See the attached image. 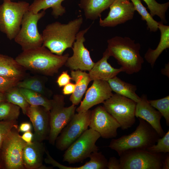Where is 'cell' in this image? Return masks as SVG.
Wrapping results in <instances>:
<instances>
[{"label":"cell","mask_w":169,"mask_h":169,"mask_svg":"<svg viewBox=\"0 0 169 169\" xmlns=\"http://www.w3.org/2000/svg\"><path fill=\"white\" fill-rule=\"evenodd\" d=\"M68 53L58 55L42 45L23 50L15 59L25 69L48 76H53L64 65Z\"/></svg>","instance_id":"6da1fadb"},{"label":"cell","mask_w":169,"mask_h":169,"mask_svg":"<svg viewBox=\"0 0 169 169\" xmlns=\"http://www.w3.org/2000/svg\"><path fill=\"white\" fill-rule=\"evenodd\" d=\"M83 21L80 17L67 23L55 22L48 24L42 34V45L55 54L62 55L66 49L72 48Z\"/></svg>","instance_id":"7a4b0ae2"},{"label":"cell","mask_w":169,"mask_h":169,"mask_svg":"<svg viewBox=\"0 0 169 169\" xmlns=\"http://www.w3.org/2000/svg\"><path fill=\"white\" fill-rule=\"evenodd\" d=\"M106 49L121 66L124 72L131 74L140 71L144 60L141 55V45L128 37L115 36L108 40Z\"/></svg>","instance_id":"3957f363"},{"label":"cell","mask_w":169,"mask_h":169,"mask_svg":"<svg viewBox=\"0 0 169 169\" xmlns=\"http://www.w3.org/2000/svg\"><path fill=\"white\" fill-rule=\"evenodd\" d=\"M138 118L139 123L134 132L118 139H112L108 146L116 151L119 156L129 150H146L155 144L161 138L148 123L141 118Z\"/></svg>","instance_id":"277c9868"},{"label":"cell","mask_w":169,"mask_h":169,"mask_svg":"<svg viewBox=\"0 0 169 169\" xmlns=\"http://www.w3.org/2000/svg\"><path fill=\"white\" fill-rule=\"evenodd\" d=\"M29 5L24 1L7 0L0 5V31L9 40L14 39L20 30L23 16Z\"/></svg>","instance_id":"5b68a950"},{"label":"cell","mask_w":169,"mask_h":169,"mask_svg":"<svg viewBox=\"0 0 169 169\" xmlns=\"http://www.w3.org/2000/svg\"><path fill=\"white\" fill-rule=\"evenodd\" d=\"M18 127L13 128L4 139L0 149L2 168L24 169L23 152L26 143L19 134Z\"/></svg>","instance_id":"8992f818"},{"label":"cell","mask_w":169,"mask_h":169,"mask_svg":"<svg viewBox=\"0 0 169 169\" xmlns=\"http://www.w3.org/2000/svg\"><path fill=\"white\" fill-rule=\"evenodd\" d=\"M165 154L145 149L127 150L120 156L121 169H163Z\"/></svg>","instance_id":"52a82bcc"},{"label":"cell","mask_w":169,"mask_h":169,"mask_svg":"<svg viewBox=\"0 0 169 169\" xmlns=\"http://www.w3.org/2000/svg\"><path fill=\"white\" fill-rule=\"evenodd\" d=\"M103 103L105 109L118 121L122 129H127L135 124L136 103L134 100L115 93Z\"/></svg>","instance_id":"ba28073f"},{"label":"cell","mask_w":169,"mask_h":169,"mask_svg":"<svg viewBox=\"0 0 169 169\" xmlns=\"http://www.w3.org/2000/svg\"><path fill=\"white\" fill-rule=\"evenodd\" d=\"M100 137L96 131L87 129L65 150L63 161L69 164L78 163L89 157L92 153L98 151L95 143Z\"/></svg>","instance_id":"9c48e42d"},{"label":"cell","mask_w":169,"mask_h":169,"mask_svg":"<svg viewBox=\"0 0 169 169\" xmlns=\"http://www.w3.org/2000/svg\"><path fill=\"white\" fill-rule=\"evenodd\" d=\"M45 13L44 10L37 13L28 10L24 14L20 30L14 39L23 50L42 45V36L38 31L37 23Z\"/></svg>","instance_id":"30bf717a"},{"label":"cell","mask_w":169,"mask_h":169,"mask_svg":"<svg viewBox=\"0 0 169 169\" xmlns=\"http://www.w3.org/2000/svg\"><path fill=\"white\" fill-rule=\"evenodd\" d=\"M64 97L55 95L52 99V105L50 110V131L48 139L49 143L54 145L56 140L64 127L74 115L76 108L73 105L65 107Z\"/></svg>","instance_id":"8fae6325"},{"label":"cell","mask_w":169,"mask_h":169,"mask_svg":"<svg viewBox=\"0 0 169 169\" xmlns=\"http://www.w3.org/2000/svg\"><path fill=\"white\" fill-rule=\"evenodd\" d=\"M91 110L75 114L55 141L58 149L65 150L89 126Z\"/></svg>","instance_id":"7c38bea8"},{"label":"cell","mask_w":169,"mask_h":169,"mask_svg":"<svg viewBox=\"0 0 169 169\" xmlns=\"http://www.w3.org/2000/svg\"><path fill=\"white\" fill-rule=\"evenodd\" d=\"M90 27L79 31L76 35V40L72 48L73 54L69 57L64 64L71 70L89 71L95 64L91 58L89 51L84 45L85 40L84 35Z\"/></svg>","instance_id":"4fadbf2b"},{"label":"cell","mask_w":169,"mask_h":169,"mask_svg":"<svg viewBox=\"0 0 169 169\" xmlns=\"http://www.w3.org/2000/svg\"><path fill=\"white\" fill-rule=\"evenodd\" d=\"M89 127L103 138L109 139L116 136L117 130L120 125L103 106L99 105L91 110Z\"/></svg>","instance_id":"5bb4252c"},{"label":"cell","mask_w":169,"mask_h":169,"mask_svg":"<svg viewBox=\"0 0 169 169\" xmlns=\"http://www.w3.org/2000/svg\"><path fill=\"white\" fill-rule=\"evenodd\" d=\"M107 17H100L99 25L102 27H114L133 19L135 10L130 0H114L110 6Z\"/></svg>","instance_id":"9a60e30c"},{"label":"cell","mask_w":169,"mask_h":169,"mask_svg":"<svg viewBox=\"0 0 169 169\" xmlns=\"http://www.w3.org/2000/svg\"><path fill=\"white\" fill-rule=\"evenodd\" d=\"M25 115L33 127V141L42 142L48 140L50 131V111L41 106L30 105Z\"/></svg>","instance_id":"2e32d148"},{"label":"cell","mask_w":169,"mask_h":169,"mask_svg":"<svg viewBox=\"0 0 169 169\" xmlns=\"http://www.w3.org/2000/svg\"><path fill=\"white\" fill-rule=\"evenodd\" d=\"M93 81L80 105L76 108V111L78 113L86 111L94 106L103 103L113 94L107 81L101 80Z\"/></svg>","instance_id":"e0dca14e"},{"label":"cell","mask_w":169,"mask_h":169,"mask_svg":"<svg viewBox=\"0 0 169 169\" xmlns=\"http://www.w3.org/2000/svg\"><path fill=\"white\" fill-rule=\"evenodd\" d=\"M140 97V100L136 103V105L135 117L141 118L147 121L160 137H162L166 133L161 124L162 115L150 104L146 95L143 94Z\"/></svg>","instance_id":"ac0fdd59"},{"label":"cell","mask_w":169,"mask_h":169,"mask_svg":"<svg viewBox=\"0 0 169 169\" xmlns=\"http://www.w3.org/2000/svg\"><path fill=\"white\" fill-rule=\"evenodd\" d=\"M46 149L42 142L33 141L26 143L23 150V163L24 169H50L43 165V156Z\"/></svg>","instance_id":"d6986e66"},{"label":"cell","mask_w":169,"mask_h":169,"mask_svg":"<svg viewBox=\"0 0 169 169\" xmlns=\"http://www.w3.org/2000/svg\"><path fill=\"white\" fill-rule=\"evenodd\" d=\"M106 49L103 53L102 57L95 63L92 68L89 71V74L91 81L101 80L107 81L115 76L120 73L124 72V69L121 67L115 68L108 62L110 57Z\"/></svg>","instance_id":"ffe728a7"},{"label":"cell","mask_w":169,"mask_h":169,"mask_svg":"<svg viewBox=\"0 0 169 169\" xmlns=\"http://www.w3.org/2000/svg\"><path fill=\"white\" fill-rule=\"evenodd\" d=\"M71 79L75 82L74 91L70 96L69 100L72 104L78 105L81 101L82 98L91 80L89 73L78 70H71Z\"/></svg>","instance_id":"44dd1931"},{"label":"cell","mask_w":169,"mask_h":169,"mask_svg":"<svg viewBox=\"0 0 169 169\" xmlns=\"http://www.w3.org/2000/svg\"><path fill=\"white\" fill-rule=\"evenodd\" d=\"M114 0H80L79 7L86 19L95 20L101 16L104 10L109 8Z\"/></svg>","instance_id":"7402d4cb"},{"label":"cell","mask_w":169,"mask_h":169,"mask_svg":"<svg viewBox=\"0 0 169 169\" xmlns=\"http://www.w3.org/2000/svg\"><path fill=\"white\" fill-rule=\"evenodd\" d=\"M158 29L161 33L159 44L155 49L149 48L145 53L144 58L153 67L159 56L163 51L169 48V26L166 25L161 21L158 22Z\"/></svg>","instance_id":"603a6c76"},{"label":"cell","mask_w":169,"mask_h":169,"mask_svg":"<svg viewBox=\"0 0 169 169\" xmlns=\"http://www.w3.org/2000/svg\"><path fill=\"white\" fill-rule=\"evenodd\" d=\"M24 69L15 59L0 54V76L18 79L21 80L26 75Z\"/></svg>","instance_id":"cb8c5ba5"},{"label":"cell","mask_w":169,"mask_h":169,"mask_svg":"<svg viewBox=\"0 0 169 169\" xmlns=\"http://www.w3.org/2000/svg\"><path fill=\"white\" fill-rule=\"evenodd\" d=\"M107 81L112 91L115 93L131 99L136 103L140 100L141 97L136 92L137 90L136 85L125 82L117 76Z\"/></svg>","instance_id":"d4e9b609"},{"label":"cell","mask_w":169,"mask_h":169,"mask_svg":"<svg viewBox=\"0 0 169 169\" xmlns=\"http://www.w3.org/2000/svg\"><path fill=\"white\" fill-rule=\"evenodd\" d=\"M64 0H34L30 5L28 10L34 13L41 10L45 11L49 8L52 9V14L55 18L61 16L66 12V9L61 5Z\"/></svg>","instance_id":"484cf974"},{"label":"cell","mask_w":169,"mask_h":169,"mask_svg":"<svg viewBox=\"0 0 169 169\" xmlns=\"http://www.w3.org/2000/svg\"><path fill=\"white\" fill-rule=\"evenodd\" d=\"M18 88L30 105L41 106L50 111L52 105V100H49L46 96L31 90L23 88Z\"/></svg>","instance_id":"4316f807"},{"label":"cell","mask_w":169,"mask_h":169,"mask_svg":"<svg viewBox=\"0 0 169 169\" xmlns=\"http://www.w3.org/2000/svg\"><path fill=\"white\" fill-rule=\"evenodd\" d=\"M90 160L84 165L78 167L68 166L62 165L61 169H105L108 160L101 152L96 151L90 156Z\"/></svg>","instance_id":"83f0119b"},{"label":"cell","mask_w":169,"mask_h":169,"mask_svg":"<svg viewBox=\"0 0 169 169\" xmlns=\"http://www.w3.org/2000/svg\"><path fill=\"white\" fill-rule=\"evenodd\" d=\"M133 3L135 11L141 16V19L146 23L147 29L150 32H156L158 29V22L155 20L142 4L141 0H130Z\"/></svg>","instance_id":"f1b7e54d"},{"label":"cell","mask_w":169,"mask_h":169,"mask_svg":"<svg viewBox=\"0 0 169 169\" xmlns=\"http://www.w3.org/2000/svg\"><path fill=\"white\" fill-rule=\"evenodd\" d=\"M7 101L19 106L23 113L25 115L30 106L25 98L20 92L17 86L11 89L5 93Z\"/></svg>","instance_id":"f546056e"},{"label":"cell","mask_w":169,"mask_h":169,"mask_svg":"<svg viewBox=\"0 0 169 169\" xmlns=\"http://www.w3.org/2000/svg\"><path fill=\"white\" fill-rule=\"evenodd\" d=\"M19 88L27 89L46 97L47 93L44 82L38 78L32 77L19 81L17 85Z\"/></svg>","instance_id":"4dcf8cb0"},{"label":"cell","mask_w":169,"mask_h":169,"mask_svg":"<svg viewBox=\"0 0 169 169\" xmlns=\"http://www.w3.org/2000/svg\"><path fill=\"white\" fill-rule=\"evenodd\" d=\"M20 109L18 106L7 101L0 103V121L17 120Z\"/></svg>","instance_id":"1f68e13d"},{"label":"cell","mask_w":169,"mask_h":169,"mask_svg":"<svg viewBox=\"0 0 169 169\" xmlns=\"http://www.w3.org/2000/svg\"><path fill=\"white\" fill-rule=\"evenodd\" d=\"M146 4L150 13L153 17L155 15L159 17L161 22L166 23L167 21L166 18V13L169 6V2L164 3H160L156 0H143Z\"/></svg>","instance_id":"d6a6232c"},{"label":"cell","mask_w":169,"mask_h":169,"mask_svg":"<svg viewBox=\"0 0 169 169\" xmlns=\"http://www.w3.org/2000/svg\"><path fill=\"white\" fill-rule=\"evenodd\" d=\"M151 105L156 109L165 118L166 125L169 126V96L155 100H148Z\"/></svg>","instance_id":"836d02e7"},{"label":"cell","mask_w":169,"mask_h":169,"mask_svg":"<svg viewBox=\"0 0 169 169\" xmlns=\"http://www.w3.org/2000/svg\"><path fill=\"white\" fill-rule=\"evenodd\" d=\"M157 143L146 149L148 151L153 153H166L169 152V131L157 140Z\"/></svg>","instance_id":"e575fe53"},{"label":"cell","mask_w":169,"mask_h":169,"mask_svg":"<svg viewBox=\"0 0 169 169\" xmlns=\"http://www.w3.org/2000/svg\"><path fill=\"white\" fill-rule=\"evenodd\" d=\"M15 127H18L17 120L0 121V149L6 135Z\"/></svg>","instance_id":"d590c367"},{"label":"cell","mask_w":169,"mask_h":169,"mask_svg":"<svg viewBox=\"0 0 169 169\" xmlns=\"http://www.w3.org/2000/svg\"><path fill=\"white\" fill-rule=\"evenodd\" d=\"M21 81L18 79L0 76V92L6 93L13 88L17 86Z\"/></svg>","instance_id":"8d00e7d4"},{"label":"cell","mask_w":169,"mask_h":169,"mask_svg":"<svg viewBox=\"0 0 169 169\" xmlns=\"http://www.w3.org/2000/svg\"><path fill=\"white\" fill-rule=\"evenodd\" d=\"M71 79V77L68 74V71H64L58 77L56 82L59 87H62L70 82Z\"/></svg>","instance_id":"74e56055"},{"label":"cell","mask_w":169,"mask_h":169,"mask_svg":"<svg viewBox=\"0 0 169 169\" xmlns=\"http://www.w3.org/2000/svg\"><path fill=\"white\" fill-rule=\"evenodd\" d=\"M107 169H121L119 159H117L115 157H110L108 161Z\"/></svg>","instance_id":"f35d334b"},{"label":"cell","mask_w":169,"mask_h":169,"mask_svg":"<svg viewBox=\"0 0 169 169\" xmlns=\"http://www.w3.org/2000/svg\"><path fill=\"white\" fill-rule=\"evenodd\" d=\"M75 87L74 84L69 82L64 86L62 93L64 95L72 94L74 91Z\"/></svg>","instance_id":"ab89813d"},{"label":"cell","mask_w":169,"mask_h":169,"mask_svg":"<svg viewBox=\"0 0 169 169\" xmlns=\"http://www.w3.org/2000/svg\"><path fill=\"white\" fill-rule=\"evenodd\" d=\"M33 134L30 131L24 132L21 137L27 143H30L33 141Z\"/></svg>","instance_id":"60d3db41"},{"label":"cell","mask_w":169,"mask_h":169,"mask_svg":"<svg viewBox=\"0 0 169 169\" xmlns=\"http://www.w3.org/2000/svg\"><path fill=\"white\" fill-rule=\"evenodd\" d=\"M32 126L31 124L28 122H24L20 124L18 127L19 131L25 132L30 131L32 129Z\"/></svg>","instance_id":"b9f144b4"},{"label":"cell","mask_w":169,"mask_h":169,"mask_svg":"<svg viewBox=\"0 0 169 169\" xmlns=\"http://www.w3.org/2000/svg\"><path fill=\"white\" fill-rule=\"evenodd\" d=\"M169 169V155L167 154L166 155L164 161L163 169Z\"/></svg>","instance_id":"7bdbcfd3"},{"label":"cell","mask_w":169,"mask_h":169,"mask_svg":"<svg viewBox=\"0 0 169 169\" xmlns=\"http://www.w3.org/2000/svg\"><path fill=\"white\" fill-rule=\"evenodd\" d=\"M169 63L166 64L164 68L162 69L161 72L162 74L166 75L169 77Z\"/></svg>","instance_id":"ee69618b"},{"label":"cell","mask_w":169,"mask_h":169,"mask_svg":"<svg viewBox=\"0 0 169 169\" xmlns=\"http://www.w3.org/2000/svg\"><path fill=\"white\" fill-rule=\"evenodd\" d=\"M6 101L5 93L0 92V103Z\"/></svg>","instance_id":"f6af8a7d"},{"label":"cell","mask_w":169,"mask_h":169,"mask_svg":"<svg viewBox=\"0 0 169 169\" xmlns=\"http://www.w3.org/2000/svg\"><path fill=\"white\" fill-rule=\"evenodd\" d=\"M0 169H2V167L0 164Z\"/></svg>","instance_id":"bcb514c9"},{"label":"cell","mask_w":169,"mask_h":169,"mask_svg":"<svg viewBox=\"0 0 169 169\" xmlns=\"http://www.w3.org/2000/svg\"></svg>","instance_id":"7dc6e473"}]
</instances>
